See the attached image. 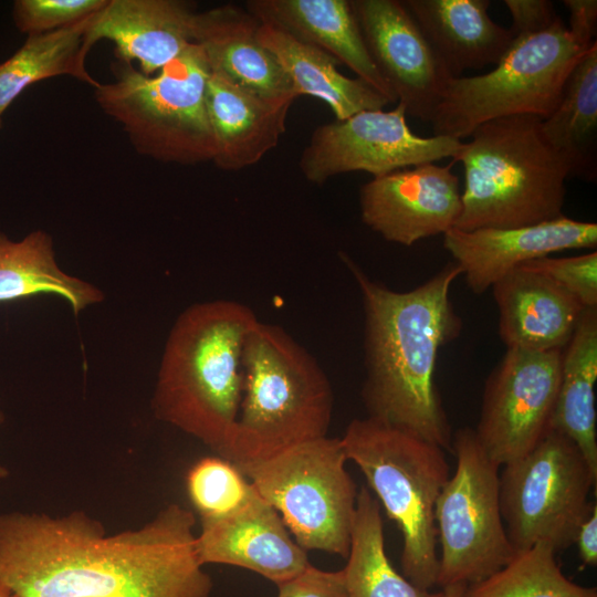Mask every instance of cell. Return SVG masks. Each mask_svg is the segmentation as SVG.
<instances>
[{"label": "cell", "mask_w": 597, "mask_h": 597, "mask_svg": "<svg viewBox=\"0 0 597 597\" xmlns=\"http://www.w3.org/2000/svg\"><path fill=\"white\" fill-rule=\"evenodd\" d=\"M195 525L177 503L113 535L83 511L0 514V586L14 597H210Z\"/></svg>", "instance_id": "6da1fadb"}, {"label": "cell", "mask_w": 597, "mask_h": 597, "mask_svg": "<svg viewBox=\"0 0 597 597\" xmlns=\"http://www.w3.org/2000/svg\"><path fill=\"white\" fill-rule=\"evenodd\" d=\"M363 297L368 417L410 431L443 450L453 433L434 374L440 348L461 333L451 301L460 268L448 263L421 285L396 292L369 279L344 256Z\"/></svg>", "instance_id": "7a4b0ae2"}, {"label": "cell", "mask_w": 597, "mask_h": 597, "mask_svg": "<svg viewBox=\"0 0 597 597\" xmlns=\"http://www.w3.org/2000/svg\"><path fill=\"white\" fill-rule=\"evenodd\" d=\"M258 318L245 305L216 300L187 307L163 352L154 416L224 458L243 391V348Z\"/></svg>", "instance_id": "3957f363"}, {"label": "cell", "mask_w": 597, "mask_h": 597, "mask_svg": "<svg viewBox=\"0 0 597 597\" xmlns=\"http://www.w3.org/2000/svg\"><path fill=\"white\" fill-rule=\"evenodd\" d=\"M542 119H492L462 143L452 157L464 168L462 211L454 228H519L564 216L569 170L546 140Z\"/></svg>", "instance_id": "277c9868"}, {"label": "cell", "mask_w": 597, "mask_h": 597, "mask_svg": "<svg viewBox=\"0 0 597 597\" xmlns=\"http://www.w3.org/2000/svg\"><path fill=\"white\" fill-rule=\"evenodd\" d=\"M329 381L281 327L256 322L243 348V391L224 459L237 467L327 436Z\"/></svg>", "instance_id": "5b68a950"}, {"label": "cell", "mask_w": 597, "mask_h": 597, "mask_svg": "<svg viewBox=\"0 0 597 597\" xmlns=\"http://www.w3.org/2000/svg\"><path fill=\"white\" fill-rule=\"evenodd\" d=\"M347 460L402 536L401 569L413 585H437V499L450 478L441 447L374 418L354 419L343 436Z\"/></svg>", "instance_id": "8992f818"}, {"label": "cell", "mask_w": 597, "mask_h": 597, "mask_svg": "<svg viewBox=\"0 0 597 597\" xmlns=\"http://www.w3.org/2000/svg\"><path fill=\"white\" fill-rule=\"evenodd\" d=\"M114 66L115 80L100 83L95 98L139 154L180 165L212 160L214 139L206 106L210 66L198 44L191 43L151 76L121 59Z\"/></svg>", "instance_id": "52a82bcc"}, {"label": "cell", "mask_w": 597, "mask_h": 597, "mask_svg": "<svg viewBox=\"0 0 597 597\" xmlns=\"http://www.w3.org/2000/svg\"><path fill=\"white\" fill-rule=\"evenodd\" d=\"M594 43L576 38L562 19L543 32L513 39L492 71L446 81L430 122L434 135L461 140L492 119L546 118L570 71Z\"/></svg>", "instance_id": "ba28073f"}, {"label": "cell", "mask_w": 597, "mask_h": 597, "mask_svg": "<svg viewBox=\"0 0 597 597\" xmlns=\"http://www.w3.org/2000/svg\"><path fill=\"white\" fill-rule=\"evenodd\" d=\"M341 438L327 436L238 467L304 551L347 558L357 486Z\"/></svg>", "instance_id": "9c48e42d"}, {"label": "cell", "mask_w": 597, "mask_h": 597, "mask_svg": "<svg viewBox=\"0 0 597 597\" xmlns=\"http://www.w3.org/2000/svg\"><path fill=\"white\" fill-rule=\"evenodd\" d=\"M500 507L507 538L520 552L540 542L556 551L575 544L595 502L597 474L577 444L551 428L524 457L503 465Z\"/></svg>", "instance_id": "30bf717a"}, {"label": "cell", "mask_w": 597, "mask_h": 597, "mask_svg": "<svg viewBox=\"0 0 597 597\" xmlns=\"http://www.w3.org/2000/svg\"><path fill=\"white\" fill-rule=\"evenodd\" d=\"M457 465L434 506L441 545L437 585L480 582L515 555L500 507V465L479 443L474 429H458L452 438Z\"/></svg>", "instance_id": "8fae6325"}, {"label": "cell", "mask_w": 597, "mask_h": 597, "mask_svg": "<svg viewBox=\"0 0 597 597\" xmlns=\"http://www.w3.org/2000/svg\"><path fill=\"white\" fill-rule=\"evenodd\" d=\"M406 115L398 103L388 112L364 111L315 127L298 160L302 175L316 185L352 171L379 177L453 157L461 148L459 139L413 134Z\"/></svg>", "instance_id": "7c38bea8"}, {"label": "cell", "mask_w": 597, "mask_h": 597, "mask_svg": "<svg viewBox=\"0 0 597 597\" xmlns=\"http://www.w3.org/2000/svg\"><path fill=\"white\" fill-rule=\"evenodd\" d=\"M563 350L507 348L489 375L474 433L498 465L527 454L552 428Z\"/></svg>", "instance_id": "4fadbf2b"}, {"label": "cell", "mask_w": 597, "mask_h": 597, "mask_svg": "<svg viewBox=\"0 0 597 597\" xmlns=\"http://www.w3.org/2000/svg\"><path fill=\"white\" fill-rule=\"evenodd\" d=\"M453 164L427 163L374 177L359 192L363 222L385 240L407 247L443 235L462 211Z\"/></svg>", "instance_id": "5bb4252c"}, {"label": "cell", "mask_w": 597, "mask_h": 597, "mask_svg": "<svg viewBox=\"0 0 597 597\" xmlns=\"http://www.w3.org/2000/svg\"><path fill=\"white\" fill-rule=\"evenodd\" d=\"M367 51L406 114L431 122L448 76L402 1L349 0Z\"/></svg>", "instance_id": "9a60e30c"}, {"label": "cell", "mask_w": 597, "mask_h": 597, "mask_svg": "<svg viewBox=\"0 0 597 597\" xmlns=\"http://www.w3.org/2000/svg\"><path fill=\"white\" fill-rule=\"evenodd\" d=\"M200 526L196 549L203 566L224 564L245 568L277 585L311 565L307 552L255 490L228 514L200 520Z\"/></svg>", "instance_id": "2e32d148"}, {"label": "cell", "mask_w": 597, "mask_h": 597, "mask_svg": "<svg viewBox=\"0 0 597 597\" xmlns=\"http://www.w3.org/2000/svg\"><path fill=\"white\" fill-rule=\"evenodd\" d=\"M597 224L562 216L519 228L450 229L443 247L475 294L491 289L505 274L534 259L569 249H595Z\"/></svg>", "instance_id": "e0dca14e"}, {"label": "cell", "mask_w": 597, "mask_h": 597, "mask_svg": "<svg viewBox=\"0 0 597 597\" xmlns=\"http://www.w3.org/2000/svg\"><path fill=\"white\" fill-rule=\"evenodd\" d=\"M193 11L177 0H108L86 30L87 50L98 40L115 44L118 59L138 62L151 76L177 59L192 42Z\"/></svg>", "instance_id": "ac0fdd59"}, {"label": "cell", "mask_w": 597, "mask_h": 597, "mask_svg": "<svg viewBox=\"0 0 597 597\" xmlns=\"http://www.w3.org/2000/svg\"><path fill=\"white\" fill-rule=\"evenodd\" d=\"M499 335L507 348L564 349L585 306L547 276L517 266L491 287Z\"/></svg>", "instance_id": "d6986e66"}, {"label": "cell", "mask_w": 597, "mask_h": 597, "mask_svg": "<svg viewBox=\"0 0 597 597\" xmlns=\"http://www.w3.org/2000/svg\"><path fill=\"white\" fill-rule=\"evenodd\" d=\"M296 98L294 95L262 97L210 70L206 106L214 139L216 166L237 171L260 161L279 144Z\"/></svg>", "instance_id": "ffe728a7"}, {"label": "cell", "mask_w": 597, "mask_h": 597, "mask_svg": "<svg viewBox=\"0 0 597 597\" xmlns=\"http://www.w3.org/2000/svg\"><path fill=\"white\" fill-rule=\"evenodd\" d=\"M261 22L250 12L224 4L192 18V42L205 53L211 71L262 97L294 95L276 56L258 38Z\"/></svg>", "instance_id": "44dd1931"}, {"label": "cell", "mask_w": 597, "mask_h": 597, "mask_svg": "<svg viewBox=\"0 0 597 597\" xmlns=\"http://www.w3.org/2000/svg\"><path fill=\"white\" fill-rule=\"evenodd\" d=\"M247 11L352 70L391 103V88L374 64L349 0H249Z\"/></svg>", "instance_id": "7402d4cb"}, {"label": "cell", "mask_w": 597, "mask_h": 597, "mask_svg": "<svg viewBox=\"0 0 597 597\" xmlns=\"http://www.w3.org/2000/svg\"><path fill=\"white\" fill-rule=\"evenodd\" d=\"M443 72L460 77L465 71L496 64L513 35L489 14V0H405Z\"/></svg>", "instance_id": "603a6c76"}, {"label": "cell", "mask_w": 597, "mask_h": 597, "mask_svg": "<svg viewBox=\"0 0 597 597\" xmlns=\"http://www.w3.org/2000/svg\"><path fill=\"white\" fill-rule=\"evenodd\" d=\"M258 38L276 56L295 94L322 100L336 121L364 111L383 109L391 103L362 78L343 75L337 69L341 63L332 55L280 29L261 22Z\"/></svg>", "instance_id": "cb8c5ba5"}, {"label": "cell", "mask_w": 597, "mask_h": 597, "mask_svg": "<svg viewBox=\"0 0 597 597\" xmlns=\"http://www.w3.org/2000/svg\"><path fill=\"white\" fill-rule=\"evenodd\" d=\"M597 307L585 308L563 350L562 375L552 419L579 448L597 474Z\"/></svg>", "instance_id": "d4e9b609"}, {"label": "cell", "mask_w": 597, "mask_h": 597, "mask_svg": "<svg viewBox=\"0 0 597 597\" xmlns=\"http://www.w3.org/2000/svg\"><path fill=\"white\" fill-rule=\"evenodd\" d=\"M542 130L565 161L569 176L587 181L597 176V43L570 71L559 102L542 119Z\"/></svg>", "instance_id": "484cf974"}, {"label": "cell", "mask_w": 597, "mask_h": 597, "mask_svg": "<svg viewBox=\"0 0 597 597\" xmlns=\"http://www.w3.org/2000/svg\"><path fill=\"white\" fill-rule=\"evenodd\" d=\"M38 294L61 296L75 315L105 297L97 286L59 266L49 233L36 230L11 241L0 232V302Z\"/></svg>", "instance_id": "4316f807"}, {"label": "cell", "mask_w": 597, "mask_h": 597, "mask_svg": "<svg viewBox=\"0 0 597 597\" xmlns=\"http://www.w3.org/2000/svg\"><path fill=\"white\" fill-rule=\"evenodd\" d=\"M343 573L348 597H444L443 590L420 588L395 569L385 548L380 504L366 485L357 494Z\"/></svg>", "instance_id": "83f0119b"}, {"label": "cell", "mask_w": 597, "mask_h": 597, "mask_svg": "<svg viewBox=\"0 0 597 597\" xmlns=\"http://www.w3.org/2000/svg\"><path fill=\"white\" fill-rule=\"evenodd\" d=\"M92 17L70 27L29 35L12 56L0 63V117L20 93L44 78L71 75L94 88L100 85L85 69L88 52L85 36Z\"/></svg>", "instance_id": "f1b7e54d"}, {"label": "cell", "mask_w": 597, "mask_h": 597, "mask_svg": "<svg viewBox=\"0 0 597 597\" xmlns=\"http://www.w3.org/2000/svg\"><path fill=\"white\" fill-rule=\"evenodd\" d=\"M546 542L516 552L491 576L467 585L462 597H597L595 587L569 580Z\"/></svg>", "instance_id": "f546056e"}, {"label": "cell", "mask_w": 597, "mask_h": 597, "mask_svg": "<svg viewBox=\"0 0 597 597\" xmlns=\"http://www.w3.org/2000/svg\"><path fill=\"white\" fill-rule=\"evenodd\" d=\"M186 489L200 520L228 514L254 490L241 470L220 455L205 457L195 462L187 472Z\"/></svg>", "instance_id": "4dcf8cb0"}, {"label": "cell", "mask_w": 597, "mask_h": 597, "mask_svg": "<svg viewBox=\"0 0 597 597\" xmlns=\"http://www.w3.org/2000/svg\"><path fill=\"white\" fill-rule=\"evenodd\" d=\"M108 0H18L13 19L21 32L41 34L78 23L100 12Z\"/></svg>", "instance_id": "1f68e13d"}, {"label": "cell", "mask_w": 597, "mask_h": 597, "mask_svg": "<svg viewBox=\"0 0 597 597\" xmlns=\"http://www.w3.org/2000/svg\"><path fill=\"white\" fill-rule=\"evenodd\" d=\"M553 280L586 308L597 307V252L566 258L543 256L521 264Z\"/></svg>", "instance_id": "d6a6232c"}, {"label": "cell", "mask_w": 597, "mask_h": 597, "mask_svg": "<svg viewBox=\"0 0 597 597\" xmlns=\"http://www.w3.org/2000/svg\"><path fill=\"white\" fill-rule=\"evenodd\" d=\"M276 587V597H348L343 569L323 570L312 564Z\"/></svg>", "instance_id": "836d02e7"}, {"label": "cell", "mask_w": 597, "mask_h": 597, "mask_svg": "<svg viewBox=\"0 0 597 597\" xmlns=\"http://www.w3.org/2000/svg\"><path fill=\"white\" fill-rule=\"evenodd\" d=\"M512 17L513 38L528 36L549 29L561 17L548 0H504Z\"/></svg>", "instance_id": "e575fe53"}, {"label": "cell", "mask_w": 597, "mask_h": 597, "mask_svg": "<svg viewBox=\"0 0 597 597\" xmlns=\"http://www.w3.org/2000/svg\"><path fill=\"white\" fill-rule=\"evenodd\" d=\"M568 9L569 31L585 43H594L597 27L596 0H564Z\"/></svg>", "instance_id": "d590c367"}, {"label": "cell", "mask_w": 597, "mask_h": 597, "mask_svg": "<svg viewBox=\"0 0 597 597\" xmlns=\"http://www.w3.org/2000/svg\"><path fill=\"white\" fill-rule=\"evenodd\" d=\"M575 544L583 564L595 567L597 565V504L580 525Z\"/></svg>", "instance_id": "8d00e7d4"}, {"label": "cell", "mask_w": 597, "mask_h": 597, "mask_svg": "<svg viewBox=\"0 0 597 597\" xmlns=\"http://www.w3.org/2000/svg\"><path fill=\"white\" fill-rule=\"evenodd\" d=\"M467 584L457 583L442 587L444 597H462Z\"/></svg>", "instance_id": "74e56055"}, {"label": "cell", "mask_w": 597, "mask_h": 597, "mask_svg": "<svg viewBox=\"0 0 597 597\" xmlns=\"http://www.w3.org/2000/svg\"><path fill=\"white\" fill-rule=\"evenodd\" d=\"M4 420V416L3 413L0 411V423H2ZM9 475V471L7 470L6 467H3L1 463H0V479H4Z\"/></svg>", "instance_id": "f35d334b"}, {"label": "cell", "mask_w": 597, "mask_h": 597, "mask_svg": "<svg viewBox=\"0 0 597 597\" xmlns=\"http://www.w3.org/2000/svg\"><path fill=\"white\" fill-rule=\"evenodd\" d=\"M0 597H14L7 589L0 586Z\"/></svg>", "instance_id": "ab89813d"}, {"label": "cell", "mask_w": 597, "mask_h": 597, "mask_svg": "<svg viewBox=\"0 0 597 597\" xmlns=\"http://www.w3.org/2000/svg\"><path fill=\"white\" fill-rule=\"evenodd\" d=\"M0 126H1V117H0Z\"/></svg>", "instance_id": "60d3db41"}]
</instances>
